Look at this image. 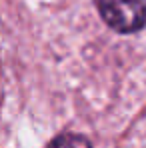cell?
Segmentation results:
<instances>
[{
  "label": "cell",
  "mask_w": 146,
  "mask_h": 148,
  "mask_svg": "<svg viewBox=\"0 0 146 148\" xmlns=\"http://www.w3.org/2000/svg\"><path fill=\"white\" fill-rule=\"evenodd\" d=\"M104 22L116 32L130 34L146 24V0H96Z\"/></svg>",
  "instance_id": "6da1fadb"
},
{
  "label": "cell",
  "mask_w": 146,
  "mask_h": 148,
  "mask_svg": "<svg viewBox=\"0 0 146 148\" xmlns=\"http://www.w3.org/2000/svg\"><path fill=\"white\" fill-rule=\"evenodd\" d=\"M48 148H90V142L78 134H60L50 142Z\"/></svg>",
  "instance_id": "7a4b0ae2"
}]
</instances>
